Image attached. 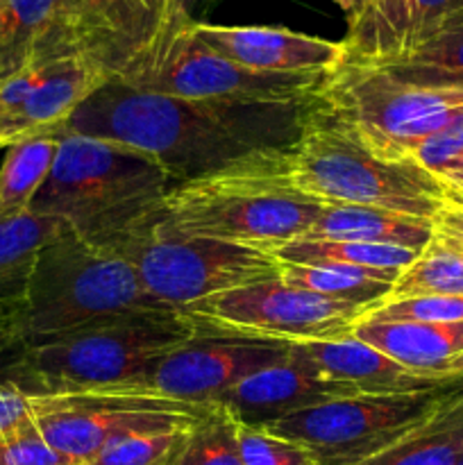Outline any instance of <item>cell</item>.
<instances>
[{"label":"cell","instance_id":"1","mask_svg":"<svg viewBox=\"0 0 463 465\" xmlns=\"http://www.w3.org/2000/svg\"><path fill=\"white\" fill-rule=\"evenodd\" d=\"M311 103L189 100L136 89L112 75L75 109L64 132L141 150L177 186L250 154L289 148Z\"/></svg>","mask_w":463,"mask_h":465},{"label":"cell","instance_id":"2","mask_svg":"<svg viewBox=\"0 0 463 465\" xmlns=\"http://www.w3.org/2000/svg\"><path fill=\"white\" fill-rule=\"evenodd\" d=\"M21 348L132 318L177 313L145 291L134 268L71 227L39 250L14 291Z\"/></svg>","mask_w":463,"mask_h":465},{"label":"cell","instance_id":"3","mask_svg":"<svg viewBox=\"0 0 463 465\" xmlns=\"http://www.w3.org/2000/svg\"><path fill=\"white\" fill-rule=\"evenodd\" d=\"M325 204L291 186L281 150H263L232 166L177 184L163 195L154 227L272 252L300 239Z\"/></svg>","mask_w":463,"mask_h":465},{"label":"cell","instance_id":"4","mask_svg":"<svg viewBox=\"0 0 463 465\" xmlns=\"http://www.w3.org/2000/svg\"><path fill=\"white\" fill-rule=\"evenodd\" d=\"M172 186L150 154L62 130L53 171L30 212L57 218L80 239L103 248L153 221Z\"/></svg>","mask_w":463,"mask_h":465},{"label":"cell","instance_id":"5","mask_svg":"<svg viewBox=\"0 0 463 465\" xmlns=\"http://www.w3.org/2000/svg\"><path fill=\"white\" fill-rule=\"evenodd\" d=\"M295 191L320 204L370 207L434 221L448 186L416 162H390L354 139L316 100L298 139L281 150Z\"/></svg>","mask_w":463,"mask_h":465},{"label":"cell","instance_id":"6","mask_svg":"<svg viewBox=\"0 0 463 465\" xmlns=\"http://www.w3.org/2000/svg\"><path fill=\"white\" fill-rule=\"evenodd\" d=\"M191 339L195 331L182 312L132 318L23 345L3 380L30 395L130 386L150 363Z\"/></svg>","mask_w":463,"mask_h":465},{"label":"cell","instance_id":"7","mask_svg":"<svg viewBox=\"0 0 463 465\" xmlns=\"http://www.w3.org/2000/svg\"><path fill=\"white\" fill-rule=\"evenodd\" d=\"M313 100L375 154L411 162L418 145L461 112L463 89L411 84L372 64L343 62L327 73Z\"/></svg>","mask_w":463,"mask_h":465},{"label":"cell","instance_id":"8","mask_svg":"<svg viewBox=\"0 0 463 465\" xmlns=\"http://www.w3.org/2000/svg\"><path fill=\"white\" fill-rule=\"evenodd\" d=\"M325 75H280L239 66L209 48L195 35L189 12H182L159 27L150 44L113 77L136 89L177 98L272 104L313 98Z\"/></svg>","mask_w":463,"mask_h":465},{"label":"cell","instance_id":"9","mask_svg":"<svg viewBox=\"0 0 463 465\" xmlns=\"http://www.w3.org/2000/svg\"><path fill=\"white\" fill-rule=\"evenodd\" d=\"M103 248L125 259L145 291L177 312L212 295L281 275V262L272 252L216 239L166 234L154 227V218Z\"/></svg>","mask_w":463,"mask_h":465},{"label":"cell","instance_id":"10","mask_svg":"<svg viewBox=\"0 0 463 465\" xmlns=\"http://www.w3.org/2000/svg\"><path fill=\"white\" fill-rule=\"evenodd\" d=\"M213 404H191L154 391L113 386L82 393L32 395L36 430L75 465L116 440L136 434L182 430L207 416Z\"/></svg>","mask_w":463,"mask_h":465},{"label":"cell","instance_id":"11","mask_svg":"<svg viewBox=\"0 0 463 465\" xmlns=\"http://www.w3.org/2000/svg\"><path fill=\"white\" fill-rule=\"evenodd\" d=\"M363 313V309L309 293L281 277L225 291L182 309L195 336L202 339H259L289 345L345 339Z\"/></svg>","mask_w":463,"mask_h":465},{"label":"cell","instance_id":"12","mask_svg":"<svg viewBox=\"0 0 463 465\" xmlns=\"http://www.w3.org/2000/svg\"><path fill=\"white\" fill-rule=\"evenodd\" d=\"M452 386L427 393L327 400L261 430L302 445L318 465H361L416 427Z\"/></svg>","mask_w":463,"mask_h":465},{"label":"cell","instance_id":"13","mask_svg":"<svg viewBox=\"0 0 463 465\" xmlns=\"http://www.w3.org/2000/svg\"><path fill=\"white\" fill-rule=\"evenodd\" d=\"M113 73L89 53L39 59L0 82V145L62 132Z\"/></svg>","mask_w":463,"mask_h":465},{"label":"cell","instance_id":"14","mask_svg":"<svg viewBox=\"0 0 463 465\" xmlns=\"http://www.w3.org/2000/svg\"><path fill=\"white\" fill-rule=\"evenodd\" d=\"M89 53L118 75L123 57L80 0H0V82L39 59Z\"/></svg>","mask_w":463,"mask_h":465},{"label":"cell","instance_id":"15","mask_svg":"<svg viewBox=\"0 0 463 465\" xmlns=\"http://www.w3.org/2000/svg\"><path fill=\"white\" fill-rule=\"evenodd\" d=\"M289 343L259 339H195L150 363L130 389L191 404H213L245 377L289 357Z\"/></svg>","mask_w":463,"mask_h":465},{"label":"cell","instance_id":"16","mask_svg":"<svg viewBox=\"0 0 463 465\" xmlns=\"http://www.w3.org/2000/svg\"><path fill=\"white\" fill-rule=\"evenodd\" d=\"M193 30L209 48L257 73L325 75L345 59L343 41L322 39L286 27L213 25L193 21Z\"/></svg>","mask_w":463,"mask_h":465},{"label":"cell","instance_id":"17","mask_svg":"<svg viewBox=\"0 0 463 465\" xmlns=\"http://www.w3.org/2000/svg\"><path fill=\"white\" fill-rule=\"evenodd\" d=\"M289 357L322 380L345 381L363 395L427 393L463 381L461 377L411 371L352 334L336 341L295 343Z\"/></svg>","mask_w":463,"mask_h":465},{"label":"cell","instance_id":"18","mask_svg":"<svg viewBox=\"0 0 463 465\" xmlns=\"http://www.w3.org/2000/svg\"><path fill=\"white\" fill-rule=\"evenodd\" d=\"M352 395L363 393L345 381L322 380L286 357L284 361L241 380L216 404L225 407L241 425L266 427L327 400Z\"/></svg>","mask_w":463,"mask_h":465},{"label":"cell","instance_id":"19","mask_svg":"<svg viewBox=\"0 0 463 465\" xmlns=\"http://www.w3.org/2000/svg\"><path fill=\"white\" fill-rule=\"evenodd\" d=\"M352 336L411 371L436 375H443L445 368L463 354V322L427 325L359 321Z\"/></svg>","mask_w":463,"mask_h":465},{"label":"cell","instance_id":"20","mask_svg":"<svg viewBox=\"0 0 463 465\" xmlns=\"http://www.w3.org/2000/svg\"><path fill=\"white\" fill-rule=\"evenodd\" d=\"M361 465H463V381L445 391L416 427Z\"/></svg>","mask_w":463,"mask_h":465},{"label":"cell","instance_id":"21","mask_svg":"<svg viewBox=\"0 0 463 465\" xmlns=\"http://www.w3.org/2000/svg\"><path fill=\"white\" fill-rule=\"evenodd\" d=\"M434 236V223L370 207L327 204L302 239L357 241V243L395 245L420 252Z\"/></svg>","mask_w":463,"mask_h":465},{"label":"cell","instance_id":"22","mask_svg":"<svg viewBox=\"0 0 463 465\" xmlns=\"http://www.w3.org/2000/svg\"><path fill=\"white\" fill-rule=\"evenodd\" d=\"M281 263H313V266H345L361 271L372 280L393 286L404 268L418 257L416 250L395 245L357 243V241L295 239L272 250Z\"/></svg>","mask_w":463,"mask_h":465},{"label":"cell","instance_id":"23","mask_svg":"<svg viewBox=\"0 0 463 465\" xmlns=\"http://www.w3.org/2000/svg\"><path fill=\"white\" fill-rule=\"evenodd\" d=\"M372 66L411 84L463 89V12L440 23L407 53Z\"/></svg>","mask_w":463,"mask_h":465},{"label":"cell","instance_id":"24","mask_svg":"<svg viewBox=\"0 0 463 465\" xmlns=\"http://www.w3.org/2000/svg\"><path fill=\"white\" fill-rule=\"evenodd\" d=\"M413 0H366L348 18L345 59L357 64H379L398 57L404 48L411 21Z\"/></svg>","mask_w":463,"mask_h":465},{"label":"cell","instance_id":"25","mask_svg":"<svg viewBox=\"0 0 463 465\" xmlns=\"http://www.w3.org/2000/svg\"><path fill=\"white\" fill-rule=\"evenodd\" d=\"M59 150V132L30 136L5 148L0 163V216L30 212L32 200L53 171Z\"/></svg>","mask_w":463,"mask_h":465},{"label":"cell","instance_id":"26","mask_svg":"<svg viewBox=\"0 0 463 465\" xmlns=\"http://www.w3.org/2000/svg\"><path fill=\"white\" fill-rule=\"evenodd\" d=\"M413 295L463 298V245L436 234L398 277L386 300Z\"/></svg>","mask_w":463,"mask_h":465},{"label":"cell","instance_id":"27","mask_svg":"<svg viewBox=\"0 0 463 465\" xmlns=\"http://www.w3.org/2000/svg\"><path fill=\"white\" fill-rule=\"evenodd\" d=\"M281 280L298 289L334 302L359 307L363 312L389 298L393 286L372 280L361 271L345 266H313V263H281Z\"/></svg>","mask_w":463,"mask_h":465},{"label":"cell","instance_id":"28","mask_svg":"<svg viewBox=\"0 0 463 465\" xmlns=\"http://www.w3.org/2000/svg\"><path fill=\"white\" fill-rule=\"evenodd\" d=\"M66 230L57 218L25 212L0 216V289L14 286L27 275L32 262L44 245Z\"/></svg>","mask_w":463,"mask_h":465},{"label":"cell","instance_id":"29","mask_svg":"<svg viewBox=\"0 0 463 465\" xmlns=\"http://www.w3.org/2000/svg\"><path fill=\"white\" fill-rule=\"evenodd\" d=\"M123 57V68L150 44L157 21L141 0H80ZM121 68V71H123Z\"/></svg>","mask_w":463,"mask_h":465},{"label":"cell","instance_id":"30","mask_svg":"<svg viewBox=\"0 0 463 465\" xmlns=\"http://www.w3.org/2000/svg\"><path fill=\"white\" fill-rule=\"evenodd\" d=\"M175 465H243L236 418L213 402L207 416L189 427L184 450Z\"/></svg>","mask_w":463,"mask_h":465},{"label":"cell","instance_id":"31","mask_svg":"<svg viewBox=\"0 0 463 465\" xmlns=\"http://www.w3.org/2000/svg\"><path fill=\"white\" fill-rule=\"evenodd\" d=\"M189 427L154 434H136L100 450L84 465H175L186 443Z\"/></svg>","mask_w":463,"mask_h":465},{"label":"cell","instance_id":"32","mask_svg":"<svg viewBox=\"0 0 463 465\" xmlns=\"http://www.w3.org/2000/svg\"><path fill=\"white\" fill-rule=\"evenodd\" d=\"M361 321L368 322H427L449 325L463 322V298L448 295H413V298L384 300L368 309Z\"/></svg>","mask_w":463,"mask_h":465},{"label":"cell","instance_id":"33","mask_svg":"<svg viewBox=\"0 0 463 465\" xmlns=\"http://www.w3.org/2000/svg\"><path fill=\"white\" fill-rule=\"evenodd\" d=\"M239 452L243 465H318L302 445L241 422Z\"/></svg>","mask_w":463,"mask_h":465},{"label":"cell","instance_id":"34","mask_svg":"<svg viewBox=\"0 0 463 465\" xmlns=\"http://www.w3.org/2000/svg\"><path fill=\"white\" fill-rule=\"evenodd\" d=\"M0 465H75L68 457L45 443L41 431L32 422L16 436L0 443Z\"/></svg>","mask_w":463,"mask_h":465},{"label":"cell","instance_id":"35","mask_svg":"<svg viewBox=\"0 0 463 465\" xmlns=\"http://www.w3.org/2000/svg\"><path fill=\"white\" fill-rule=\"evenodd\" d=\"M463 154V109L431 139H427L425 143L418 145V150L413 153L411 162H416L418 166L427 168L429 173L438 175L443 168H448L449 163L457 162Z\"/></svg>","mask_w":463,"mask_h":465},{"label":"cell","instance_id":"36","mask_svg":"<svg viewBox=\"0 0 463 465\" xmlns=\"http://www.w3.org/2000/svg\"><path fill=\"white\" fill-rule=\"evenodd\" d=\"M458 12H463V0H413L409 35L407 41H404L402 53H407L409 48L420 44V41L425 39V36H429L440 23H445L448 18H452L454 14Z\"/></svg>","mask_w":463,"mask_h":465},{"label":"cell","instance_id":"37","mask_svg":"<svg viewBox=\"0 0 463 465\" xmlns=\"http://www.w3.org/2000/svg\"><path fill=\"white\" fill-rule=\"evenodd\" d=\"M32 422V395L14 381L0 380V443L16 436Z\"/></svg>","mask_w":463,"mask_h":465},{"label":"cell","instance_id":"38","mask_svg":"<svg viewBox=\"0 0 463 465\" xmlns=\"http://www.w3.org/2000/svg\"><path fill=\"white\" fill-rule=\"evenodd\" d=\"M431 223H434L436 234L463 245V193L448 189L443 204H440Z\"/></svg>","mask_w":463,"mask_h":465},{"label":"cell","instance_id":"39","mask_svg":"<svg viewBox=\"0 0 463 465\" xmlns=\"http://www.w3.org/2000/svg\"><path fill=\"white\" fill-rule=\"evenodd\" d=\"M9 348H21V336H18L16 322V302H14V291L0 289V352Z\"/></svg>","mask_w":463,"mask_h":465},{"label":"cell","instance_id":"40","mask_svg":"<svg viewBox=\"0 0 463 465\" xmlns=\"http://www.w3.org/2000/svg\"><path fill=\"white\" fill-rule=\"evenodd\" d=\"M438 177L445 182L448 189L457 191V193H463V154L457 159V162L449 163L448 168H443V171L438 173Z\"/></svg>","mask_w":463,"mask_h":465},{"label":"cell","instance_id":"41","mask_svg":"<svg viewBox=\"0 0 463 465\" xmlns=\"http://www.w3.org/2000/svg\"><path fill=\"white\" fill-rule=\"evenodd\" d=\"M141 3H143L145 9L153 14L154 21H157V27H159V23H162L163 16H166V0H141Z\"/></svg>","mask_w":463,"mask_h":465},{"label":"cell","instance_id":"42","mask_svg":"<svg viewBox=\"0 0 463 465\" xmlns=\"http://www.w3.org/2000/svg\"><path fill=\"white\" fill-rule=\"evenodd\" d=\"M182 12H186V9H180V7H177L175 0H166V16H163V21L159 23V27L166 25L168 21H172V18H175L177 14H182ZM159 27H157V30H159Z\"/></svg>","mask_w":463,"mask_h":465},{"label":"cell","instance_id":"43","mask_svg":"<svg viewBox=\"0 0 463 465\" xmlns=\"http://www.w3.org/2000/svg\"><path fill=\"white\" fill-rule=\"evenodd\" d=\"M443 375H448V377H461V380H463V354H461V357L454 359V361L449 363L448 368H445Z\"/></svg>","mask_w":463,"mask_h":465},{"label":"cell","instance_id":"44","mask_svg":"<svg viewBox=\"0 0 463 465\" xmlns=\"http://www.w3.org/2000/svg\"><path fill=\"white\" fill-rule=\"evenodd\" d=\"M0 148H3V145H0Z\"/></svg>","mask_w":463,"mask_h":465}]
</instances>
